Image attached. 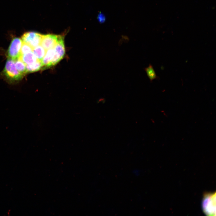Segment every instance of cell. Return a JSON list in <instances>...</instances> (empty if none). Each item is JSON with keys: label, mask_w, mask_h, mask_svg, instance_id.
<instances>
[{"label": "cell", "mask_w": 216, "mask_h": 216, "mask_svg": "<svg viewBox=\"0 0 216 216\" xmlns=\"http://www.w3.org/2000/svg\"><path fill=\"white\" fill-rule=\"evenodd\" d=\"M202 206L203 211L206 215L215 216V193H208L204 195Z\"/></svg>", "instance_id": "1"}, {"label": "cell", "mask_w": 216, "mask_h": 216, "mask_svg": "<svg viewBox=\"0 0 216 216\" xmlns=\"http://www.w3.org/2000/svg\"><path fill=\"white\" fill-rule=\"evenodd\" d=\"M3 72L8 79L12 81L21 80L24 75L16 69L14 61L9 58L6 62Z\"/></svg>", "instance_id": "2"}, {"label": "cell", "mask_w": 216, "mask_h": 216, "mask_svg": "<svg viewBox=\"0 0 216 216\" xmlns=\"http://www.w3.org/2000/svg\"><path fill=\"white\" fill-rule=\"evenodd\" d=\"M22 43L21 39L15 38L13 39L7 51L9 59L14 61L19 58L21 56V49Z\"/></svg>", "instance_id": "3"}, {"label": "cell", "mask_w": 216, "mask_h": 216, "mask_svg": "<svg viewBox=\"0 0 216 216\" xmlns=\"http://www.w3.org/2000/svg\"><path fill=\"white\" fill-rule=\"evenodd\" d=\"M54 54L53 59L50 65V67L57 64L64 57L65 54L64 38L59 35L58 41L53 48Z\"/></svg>", "instance_id": "4"}, {"label": "cell", "mask_w": 216, "mask_h": 216, "mask_svg": "<svg viewBox=\"0 0 216 216\" xmlns=\"http://www.w3.org/2000/svg\"><path fill=\"white\" fill-rule=\"evenodd\" d=\"M42 35L34 32H25L21 37L23 42L29 45L33 49L40 45Z\"/></svg>", "instance_id": "5"}, {"label": "cell", "mask_w": 216, "mask_h": 216, "mask_svg": "<svg viewBox=\"0 0 216 216\" xmlns=\"http://www.w3.org/2000/svg\"><path fill=\"white\" fill-rule=\"evenodd\" d=\"M59 35L52 34L42 35L41 45L46 50L53 48L56 45Z\"/></svg>", "instance_id": "6"}, {"label": "cell", "mask_w": 216, "mask_h": 216, "mask_svg": "<svg viewBox=\"0 0 216 216\" xmlns=\"http://www.w3.org/2000/svg\"><path fill=\"white\" fill-rule=\"evenodd\" d=\"M54 54V48L47 50L46 54L41 61V62L44 68L50 67V65L53 58Z\"/></svg>", "instance_id": "7"}, {"label": "cell", "mask_w": 216, "mask_h": 216, "mask_svg": "<svg viewBox=\"0 0 216 216\" xmlns=\"http://www.w3.org/2000/svg\"><path fill=\"white\" fill-rule=\"evenodd\" d=\"M19 59L26 65L34 63L38 60L32 51L21 55Z\"/></svg>", "instance_id": "8"}, {"label": "cell", "mask_w": 216, "mask_h": 216, "mask_svg": "<svg viewBox=\"0 0 216 216\" xmlns=\"http://www.w3.org/2000/svg\"><path fill=\"white\" fill-rule=\"evenodd\" d=\"M46 50L40 45L33 49L32 52L37 59L41 61L44 56Z\"/></svg>", "instance_id": "9"}, {"label": "cell", "mask_w": 216, "mask_h": 216, "mask_svg": "<svg viewBox=\"0 0 216 216\" xmlns=\"http://www.w3.org/2000/svg\"><path fill=\"white\" fill-rule=\"evenodd\" d=\"M43 67L41 61L38 60L35 63L31 64L26 65L27 72H32L38 71Z\"/></svg>", "instance_id": "10"}, {"label": "cell", "mask_w": 216, "mask_h": 216, "mask_svg": "<svg viewBox=\"0 0 216 216\" xmlns=\"http://www.w3.org/2000/svg\"><path fill=\"white\" fill-rule=\"evenodd\" d=\"M144 70L151 82H152L154 80H158L159 79V77L157 75L153 67L151 64H149L148 67L145 68Z\"/></svg>", "instance_id": "11"}, {"label": "cell", "mask_w": 216, "mask_h": 216, "mask_svg": "<svg viewBox=\"0 0 216 216\" xmlns=\"http://www.w3.org/2000/svg\"><path fill=\"white\" fill-rule=\"evenodd\" d=\"M15 61V65L16 69L20 73L24 75L26 73V64L20 59Z\"/></svg>", "instance_id": "12"}, {"label": "cell", "mask_w": 216, "mask_h": 216, "mask_svg": "<svg viewBox=\"0 0 216 216\" xmlns=\"http://www.w3.org/2000/svg\"><path fill=\"white\" fill-rule=\"evenodd\" d=\"M32 50L29 45L23 42L21 49V56L32 51Z\"/></svg>", "instance_id": "13"}, {"label": "cell", "mask_w": 216, "mask_h": 216, "mask_svg": "<svg viewBox=\"0 0 216 216\" xmlns=\"http://www.w3.org/2000/svg\"><path fill=\"white\" fill-rule=\"evenodd\" d=\"M98 19L99 22L100 23H103L105 21L106 18L104 14L100 13L98 15Z\"/></svg>", "instance_id": "14"}]
</instances>
